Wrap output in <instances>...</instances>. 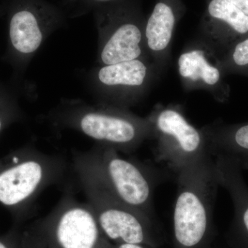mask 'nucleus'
I'll use <instances>...</instances> for the list:
<instances>
[{"mask_svg":"<svg viewBox=\"0 0 248 248\" xmlns=\"http://www.w3.org/2000/svg\"><path fill=\"white\" fill-rule=\"evenodd\" d=\"M22 246V248H48L30 226L23 228Z\"/></svg>","mask_w":248,"mask_h":248,"instance_id":"obj_18","label":"nucleus"},{"mask_svg":"<svg viewBox=\"0 0 248 248\" xmlns=\"http://www.w3.org/2000/svg\"><path fill=\"white\" fill-rule=\"evenodd\" d=\"M21 225L14 224L6 232L0 234V248H22Z\"/></svg>","mask_w":248,"mask_h":248,"instance_id":"obj_17","label":"nucleus"},{"mask_svg":"<svg viewBox=\"0 0 248 248\" xmlns=\"http://www.w3.org/2000/svg\"><path fill=\"white\" fill-rule=\"evenodd\" d=\"M48 248H110L89 203L63 194L46 216L29 225Z\"/></svg>","mask_w":248,"mask_h":248,"instance_id":"obj_9","label":"nucleus"},{"mask_svg":"<svg viewBox=\"0 0 248 248\" xmlns=\"http://www.w3.org/2000/svg\"><path fill=\"white\" fill-rule=\"evenodd\" d=\"M177 194L173 214L177 248H203L213 216L217 178L215 160L204 156L176 176Z\"/></svg>","mask_w":248,"mask_h":248,"instance_id":"obj_4","label":"nucleus"},{"mask_svg":"<svg viewBox=\"0 0 248 248\" xmlns=\"http://www.w3.org/2000/svg\"><path fill=\"white\" fill-rule=\"evenodd\" d=\"M110 147L97 144L76 153L73 168L82 170L133 208L153 218V196L165 174L150 165L122 157Z\"/></svg>","mask_w":248,"mask_h":248,"instance_id":"obj_2","label":"nucleus"},{"mask_svg":"<svg viewBox=\"0 0 248 248\" xmlns=\"http://www.w3.org/2000/svg\"><path fill=\"white\" fill-rule=\"evenodd\" d=\"M182 13L181 0H158L145 22L147 50L159 74L169 64L173 35Z\"/></svg>","mask_w":248,"mask_h":248,"instance_id":"obj_13","label":"nucleus"},{"mask_svg":"<svg viewBox=\"0 0 248 248\" xmlns=\"http://www.w3.org/2000/svg\"><path fill=\"white\" fill-rule=\"evenodd\" d=\"M147 117L151 125V140L156 143V161L175 176L210 155L203 130L190 123L179 106L158 104Z\"/></svg>","mask_w":248,"mask_h":248,"instance_id":"obj_7","label":"nucleus"},{"mask_svg":"<svg viewBox=\"0 0 248 248\" xmlns=\"http://www.w3.org/2000/svg\"><path fill=\"white\" fill-rule=\"evenodd\" d=\"M8 22L4 60L19 78L49 36L63 27L68 17L61 6L46 0H5Z\"/></svg>","mask_w":248,"mask_h":248,"instance_id":"obj_5","label":"nucleus"},{"mask_svg":"<svg viewBox=\"0 0 248 248\" xmlns=\"http://www.w3.org/2000/svg\"><path fill=\"white\" fill-rule=\"evenodd\" d=\"M106 237L116 244H155L153 218L121 201L82 170L74 169Z\"/></svg>","mask_w":248,"mask_h":248,"instance_id":"obj_8","label":"nucleus"},{"mask_svg":"<svg viewBox=\"0 0 248 248\" xmlns=\"http://www.w3.org/2000/svg\"><path fill=\"white\" fill-rule=\"evenodd\" d=\"M243 222L246 231L248 232V207L244 210V213L242 215Z\"/></svg>","mask_w":248,"mask_h":248,"instance_id":"obj_21","label":"nucleus"},{"mask_svg":"<svg viewBox=\"0 0 248 248\" xmlns=\"http://www.w3.org/2000/svg\"><path fill=\"white\" fill-rule=\"evenodd\" d=\"M66 169L63 157L31 145L0 158V204L9 210L15 224L22 226L38 196L60 182Z\"/></svg>","mask_w":248,"mask_h":248,"instance_id":"obj_3","label":"nucleus"},{"mask_svg":"<svg viewBox=\"0 0 248 248\" xmlns=\"http://www.w3.org/2000/svg\"><path fill=\"white\" fill-rule=\"evenodd\" d=\"M98 33V66L151 60L145 42V22L136 4L119 0L93 11Z\"/></svg>","mask_w":248,"mask_h":248,"instance_id":"obj_6","label":"nucleus"},{"mask_svg":"<svg viewBox=\"0 0 248 248\" xmlns=\"http://www.w3.org/2000/svg\"><path fill=\"white\" fill-rule=\"evenodd\" d=\"M225 74L248 77V35L220 56Z\"/></svg>","mask_w":248,"mask_h":248,"instance_id":"obj_15","label":"nucleus"},{"mask_svg":"<svg viewBox=\"0 0 248 248\" xmlns=\"http://www.w3.org/2000/svg\"><path fill=\"white\" fill-rule=\"evenodd\" d=\"M110 248H144L142 245L129 244H111Z\"/></svg>","mask_w":248,"mask_h":248,"instance_id":"obj_20","label":"nucleus"},{"mask_svg":"<svg viewBox=\"0 0 248 248\" xmlns=\"http://www.w3.org/2000/svg\"><path fill=\"white\" fill-rule=\"evenodd\" d=\"M201 31V39L221 56L247 37L248 16L226 0H210Z\"/></svg>","mask_w":248,"mask_h":248,"instance_id":"obj_12","label":"nucleus"},{"mask_svg":"<svg viewBox=\"0 0 248 248\" xmlns=\"http://www.w3.org/2000/svg\"><path fill=\"white\" fill-rule=\"evenodd\" d=\"M178 72L186 91L203 90L217 102L225 103L231 95V87L224 78L219 55L205 41H195L179 55Z\"/></svg>","mask_w":248,"mask_h":248,"instance_id":"obj_11","label":"nucleus"},{"mask_svg":"<svg viewBox=\"0 0 248 248\" xmlns=\"http://www.w3.org/2000/svg\"><path fill=\"white\" fill-rule=\"evenodd\" d=\"M159 75L151 60H134L97 66L88 81L97 103L130 109L143 99Z\"/></svg>","mask_w":248,"mask_h":248,"instance_id":"obj_10","label":"nucleus"},{"mask_svg":"<svg viewBox=\"0 0 248 248\" xmlns=\"http://www.w3.org/2000/svg\"><path fill=\"white\" fill-rule=\"evenodd\" d=\"M248 16V0H226Z\"/></svg>","mask_w":248,"mask_h":248,"instance_id":"obj_19","label":"nucleus"},{"mask_svg":"<svg viewBox=\"0 0 248 248\" xmlns=\"http://www.w3.org/2000/svg\"><path fill=\"white\" fill-rule=\"evenodd\" d=\"M46 117L55 126L76 130L97 144L124 154H131L152 138L147 116L100 103L92 105L79 99H62Z\"/></svg>","mask_w":248,"mask_h":248,"instance_id":"obj_1","label":"nucleus"},{"mask_svg":"<svg viewBox=\"0 0 248 248\" xmlns=\"http://www.w3.org/2000/svg\"><path fill=\"white\" fill-rule=\"evenodd\" d=\"M117 1L119 0H62L61 6L68 17H76Z\"/></svg>","mask_w":248,"mask_h":248,"instance_id":"obj_16","label":"nucleus"},{"mask_svg":"<svg viewBox=\"0 0 248 248\" xmlns=\"http://www.w3.org/2000/svg\"><path fill=\"white\" fill-rule=\"evenodd\" d=\"M6 11V4L5 0H3L2 2L0 3V18L5 16Z\"/></svg>","mask_w":248,"mask_h":248,"instance_id":"obj_22","label":"nucleus"},{"mask_svg":"<svg viewBox=\"0 0 248 248\" xmlns=\"http://www.w3.org/2000/svg\"><path fill=\"white\" fill-rule=\"evenodd\" d=\"M24 117L17 92L0 81V133Z\"/></svg>","mask_w":248,"mask_h":248,"instance_id":"obj_14","label":"nucleus"}]
</instances>
